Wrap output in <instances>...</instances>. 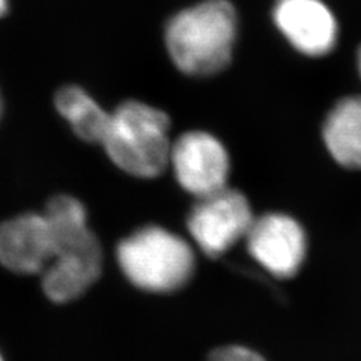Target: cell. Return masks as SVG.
Returning <instances> with one entry per match:
<instances>
[{
	"mask_svg": "<svg viewBox=\"0 0 361 361\" xmlns=\"http://www.w3.org/2000/svg\"><path fill=\"white\" fill-rule=\"evenodd\" d=\"M238 38V13L231 0H202L178 11L164 26V45L179 73L217 75L229 66Z\"/></svg>",
	"mask_w": 361,
	"mask_h": 361,
	"instance_id": "1",
	"label": "cell"
},
{
	"mask_svg": "<svg viewBox=\"0 0 361 361\" xmlns=\"http://www.w3.org/2000/svg\"><path fill=\"white\" fill-rule=\"evenodd\" d=\"M197 250L190 240L158 224H146L123 236L115 248L116 264L139 290L169 295L195 277Z\"/></svg>",
	"mask_w": 361,
	"mask_h": 361,
	"instance_id": "2",
	"label": "cell"
},
{
	"mask_svg": "<svg viewBox=\"0 0 361 361\" xmlns=\"http://www.w3.org/2000/svg\"><path fill=\"white\" fill-rule=\"evenodd\" d=\"M173 139L171 118L161 109L127 99L110 111L103 146L119 171L137 179H155L169 169Z\"/></svg>",
	"mask_w": 361,
	"mask_h": 361,
	"instance_id": "3",
	"label": "cell"
},
{
	"mask_svg": "<svg viewBox=\"0 0 361 361\" xmlns=\"http://www.w3.org/2000/svg\"><path fill=\"white\" fill-rule=\"evenodd\" d=\"M53 257L41 273V289L54 304L82 298L101 276L104 252L89 223L50 228Z\"/></svg>",
	"mask_w": 361,
	"mask_h": 361,
	"instance_id": "4",
	"label": "cell"
},
{
	"mask_svg": "<svg viewBox=\"0 0 361 361\" xmlns=\"http://www.w3.org/2000/svg\"><path fill=\"white\" fill-rule=\"evenodd\" d=\"M255 214L240 190L224 187L196 199L187 216L191 244L208 257H220L238 244L250 231Z\"/></svg>",
	"mask_w": 361,
	"mask_h": 361,
	"instance_id": "5",
	"label": "cell"
},
{
	"mask_svg": "<svg viewBox=\"0 0 361 361\" xmlns=\"http://www.w3.org/2000/svg\"><path fill=\"white\" fill-rule=\"evenodd\" d=\"M178 185L195 199L228 187L231 157L216 135L203 130L185 131L172 142L169 155Z\"/></svg>",
	"mask_w": 361,
	"mask_h": 361,
	"instance_id": "6",
	"label": "cell"
},
{
	"mask_svg": "<svg viewBox=\"0 0 361 361\" xmlns=\"http://www.w3.org/2000/svg\"><path fill=\"white\" fill-rule=\"evenodd\" d=\"M244 241L253 261L276 279L295 276L307 253V238L302 226L281 212L255 217Z\"/></svg>",
	"mask_w": 361,
	"mask_h": 361,
	"instance_id": "7",
	"label": "cell"
},
{
	"mask_svg": "<svg viewBox=\"0 0 361 361\" xmlns=\"http://www.w3.org/2000/svg\"><path fill=\"white\" fill-rule=\"evenodd\" d=\"M273 21L298 53L322 58L338 41V23L324 0H274Z\"/></svg>",
	"mask_w": 361,
	"mask_h": 361,
	"instance_id": "8",
	"label": "cell"
},
{
	"mask_svg": "<svg viewBox=\"0 0 361 361\" xmlns=\"http://www.w3.org/2000/svg\"><path fill=\"white\" fill-rule=\"evenodd\" d=\"M53 257V236L42 212L0 223V265L18 276H41Z\"/></svg>",
	"mask_w": 361,
	"mask_h": 361,
	"instance_id": "9",
	"label": "cell"
},
{
	"mask_svg": "<svg viewBox=\"0 0 361 361\" xmlns=\"http://www.w3.org/2000/svg\"><path fill=\"white\" fill-rule=\"evenodd\" d=\"M324 143L346 169H361V95L345 97L329 111L322 128Z\"/></svg>",
	"mask_w": 361,
	"mask_h": 361,
	"instance_id": "10",
	"label": "cell"
},
{
	"mask_svg": "<svg viewBox=\"0 0 361 361\" xmlns=\"http://www.w3.org/2000/svg\"><path fill=\"white\" fill-rule=\"evenodd\" d=\"M54 109L82 142L99 145L103 140L110 111L86 89L77 85L62 86L54 95Z\"/></svg>",
	"mask_w": 361,
	"mask_h": 361,
	"instance_id": "11",
	"label": "cell"
},
{
	"mask_svg": "<svg viewBox=\"0 0 361 361\" xmlns=\"http://www.w3.org/2000/svg\"><path fill=\"white\" fill-rule=\"evenodd\" d=\"M207 361H267V358L244 345H223L214 348Z\"/></svg>",
	"mask_w": 361,
	"mask_h": 361,
	"instance_id": "12",
	"label": "cell"
},
{
	"mask_svg": "<svg viewBox=\"0 0 361 361\" xmlns=\"http://www.w3.org/2000/svg\"><path fill=\"white\" fill-rule=\"evenodd\" d=\"M9 11V0H0V18L8 14Z\"/></svg>",
	"mask_w": 361,
	"mask_h": 361,
	"instance_id": "13",
	"label": "cell"
},
{
	"mask_svg": "<svg viewBox=\"0 0 361 361\" xmlns=\"http://www.w3.org/2000/svg\"><path fill=\"white\" fill-rule=\"evenodd\" d=\"M2 116H4V97H2V92H0V121H2Z\"/></svg>",
	"mask_w": 361,
	"mask_h": 361,
	"instance_id": "14",
	"label": "cell"
},
{
	"mask_svg": "<svg viewBox=\"0 0 361 361\" xmlns=\"http://www.w3.org/2000/svg\"><path fill=\"white\" fill-rule=\"evenodd\" d=\"M357 63H358V73H360V77H361V47L358 50V58H357Z\"/></svg>",
	"mask_w": 361,
	"mask_h": 361,
	"instance_id": "15",
	"label": "cell"
},
{
	"mask_svg": "<svg viewBox=\"0 0 361 361\" xmlns=\"http://www.w3.org/2000/svg\"><path fill=\"white\" fill-rule=\"evenodd\" d=\"M0 361H5V358H4V355H2V353H0Z\"/></svg>",
	"mask_w": 361,
	"mask_h": 361,
	"instance_id": "16",
	"label": "cell"
}]
</instances>
